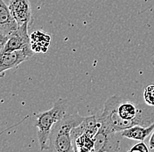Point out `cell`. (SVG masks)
Listing matches in <instances>:
<instances>
[{
  "label": "cell",
  "instance_id": "obj_1",
  "mask_svg": "<svg viewBox=\"0 0 154 152\" xmlns=\"http://www.w3.org/2000/svg\"><path fill=\"white\" fill-rule=\"evenodd\" d=\"M116 113L110 114L106 119L108 127L114 132L130 128L136 125L148 127L154 123V106L147 105L140 107L128 100H124L119 96L109 97Z\"/></svg>",
  "mask_w": 154,
  "mask_h": 152
},
{
  "label": "cell",
  "instance_id": "obj_2",
  "mask_svg": "<svg viewBox=\"0 0 154 152\" xmlns=\"http://www.w3.org/2000/svg\"><path fill=\"white\" fill-rule=\"evenodd\" d=\"M75 110L76 109L67 99H59L51 109L34 114L33 125L37 128V136L41 150H48V139L54 126Z\"/></svg>",
  "mask_w": 154,
  "mask_h": 152
},
{
  "label": "cell",
  "instance_id": "obj_3",
  "mask_svg": "<svg viewBox=\"0 0 154 152\" xmlns=\"http://www.w3.org/2000/svg\"><path fill=\"white\" fill-rule=\"evenodd\" d=\"M86 117L80 115L77 110L67 114L54 126L48 139V150L56 152L75 151L72 132Z\"/></svg>",
  "mask_w": 154,
  "mask_h": 152
},
{
  "label": "cell",
  "instance_id": "obj_4",
  "mask_svg": "<svg viewBox=\"0 0 154 152\" xmlns=\"http://www.w3.org/2000/svg\"><path fill=\"white\" fill-rule=\"evenodd\" d=\"M19 28V23L12 16L8 5L0 0V50H2L8 39Z\"/></svg>",
  "mask_w": 154,
  "mask_h": 152
},
{
  "label": "cell",
  "instance_id": "obj_5",
  "mask_svg": "<svg viewBox=\"0 0 154 152\" xmlns=\"http://www.w3.org/2000/svg\"><path fill=\"white\" fill-rule=\"evenodd\" d=\"M120 133L108 131L100 127L98 132L94 137V151H117L120 146Z\"/></svg>",
  "mask_w": 154,
  "mask_h": 152
},
{
  "label": "cell",
  "instance_id": "obj_6",
  "mask_svg": "<svg viewBox=\"0 0 154 152\" xmlns=\"http://www.w3.org/2000/svg\"><path fill=\"white\" fill-rule=\"evenodd\" d=\"M29 27L30 25L28 23H25L24 25L20 26L19 30L8 39L5 47L2 50H0V53L19 49H26L30 52H34L31 45V36L28 34Z\"/></svg>",
  "mask_w": 154,
  "mask_h": 152
},
{
  "label": "cell",
  "instance_id": "obj_7",
  "mask_svg": "<svg viewBox=\"0 0 154 152\" xmlns=\"http://www.w3.org/2000/svg\"><path fill=\"white\" fill-rule=\"evenodd\" d=\"M0 54V76L3 77L5 71L11 69H15L22 63L27 61L33 56L34 52H30L26 49H19Z\"/></svg>",
  "mask_w": 154,
  "mask_h": 152
},
{
  "label": "cell",
  "instance_id": "obj_8",
  "mask_svg": "<svg viewBox=\"0 0 154 152\" xmlns=\"http://www.w3.org/2000/svg\"><path fill=\"white\" fill-rule=\"evenodd\" d=\"M8 7L14 19L19 23V27L25 23L32 24V14L29 0H10Z\"/></svg>",
  "mask_w": 154,
  "mask_h": 152
},
{
  "label": "cell",
  "instance_id": "obj_9",
  "mask_svg": "<svg viewBox=\"0 0 154 152\" xmlns=\"http://www.w3.org/2000/svg\"><path fill=\"white\" fill-rule=\"evenodd\" d=\"M154 130V123L148 126L144 127L140 125H136L130 128L125 129L120 132L122 137L136 140V141H144Z\"/></svg>",
  "mask_w": 154,
  "mask_h": 152
},
{
  "label": "cell",
  "instance_id": "obj_10",
  "mask_svg": "<svg viewBox=\"0 0 154 152\" xmlns=\"http://www.w3.org/2000/svg\"><path fill=\"white\" fill-rule=\"evenodd\" d=\"M31 45L34 53L47 52L50 46L51 36L42 31H35L31 35Z\"/></svg>",
  "mask_w": 154,
  "mask_h": 152
},
{
  "label": "cell",
  "instance_id": "obj_11",
  "mask_svg": "<svg viewBox=\"0 0 154 152\" xmlns=\"http://www.w3.org/2000/svg\"><path fill=\"white\" fill-rule=\"evenodd\" d=\"M144 98L146 105L154 106V85H151L145 88Z\"/></svg>",
  "mask_w": 154,
  "mask_h": 152
},
{
  "label": "cell",
  "instance_id": "obj_12",
  "mask_svg": "<svg viewBox=\"0 0 154 152\" xmlns=\"http://www.w3.org/2000/svg\"><path fill=\"white\" fill-rule=\"evenodd\" d=\"M150 148L147 147V145L144 143V141H139V143H136L134 146H132L129 151H143V152H149Z\"/></svg>",
  "mask_w": 154,
  "mask_h": 152
},
{
  "label": "cell",
  "instance_id": "obj_13",
  "mask_svg": "<svg viewBox=\"0 0 154 152\" xmlns=\"http://www.w3.org/2000/svg\"><path fill=\"white\" fill-rule=\"evenodd\" d=\"M149 148L150 150H154V130L151 134L150 140H149Z\"/></svg>",
  "mask_w": 154,
  "mask_h": 152
}]
</instances>
